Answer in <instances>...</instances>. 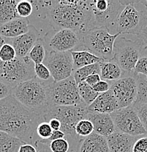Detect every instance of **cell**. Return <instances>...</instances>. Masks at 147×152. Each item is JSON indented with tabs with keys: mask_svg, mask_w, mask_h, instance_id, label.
Listing matches in <instances>:
<instances>
[{
	"mask_svg": "<svg viewBox=\"0 0 147 152\" xmlns=\"http://www.w3.org/2000/svg\"><path fill=\"white\" fill-rule=\"evenodd\" d=\"M35 77L34 64L26 56L8 62L0 61V79L12 88Z\"/></svg>",
	"mask_w": 147,
	"mask_h": 152,
	"instance_id": "52a82bcc",
	"label": "cell"
},
{
	"mask_svg": "<svg viewBox=\"0 0 147 152\" xmlns=\"http://www.w3.org/2000/svg\"><path fill=\"white\" fill-rule=\"evenodd\" d=\"M71 54H72V61H73L74 71L83 66L105 61L101 58L95 56L86 50H73V51H71Z\"/></svg>",
	"mask_w": 147,
	"mask_h": 152,
	"instance_id": "7402d4cb",
	"label": "cell"
},
{
	"mask_svg": "<svg viewBox=\"0 0 147 152\" xmlns=\"http://www.w3.org/2000/svg\"><path fill=\"white\" fill-rule=\"evenodd\" d=\"M16 11L19 18H29L33 12V5L31 1H28V0L18 1L17 4Z\"/></svg>",
	"mask_w": 147,
	"mask_h": 152,
	"instance_id": "1f68e13d",
	"label": "cell"
},
{
	"mask_svg": "<svg viewBox=\"0 0 147 152\" xmlns=\"http://www.w3.org/2000/svg\"><path fill=\"white\" fill-rule=\"evenodd\" d=\"M70 152H75V150H74V149H71Z\"/></svg>",
	"mask_w": 147,
	"mask_h": 152,
	"instance_id": "681fc988",
	"label": "cell"
},
{
	"mask_svg": "<svg viewBox=\"0 0 147 152\" xmlns=\"http://www.w3.org/2000/svg\"><path fill=\"white\" fill-rule=\"evenodd\" d=\"M137 37L138 39H140V40H141V42H143L146 46H147V23L141 29L139 35L137 36Z\"/></svg>",
	"mask_w": 147,
	"mask_h": 152,
	"instance_id": "7dc6e473",
	"label": "cell"
},
{
	"mask_svg": "<svg viewBox=\"0 0 147 152\" xmlns=\"http://www.w3.org/2000/svg\"><path fill=\"white\" fill-rule=\"evenodd\" d=\"M78 91L82 102L86 106H89L99 94L94 91L92 86L85 81L78 83Z\"/></svg>",
	"mask_w": 147,
	"mask_h": 152,
	"instance_id": "83f0119b",
	"label": "cell"
},
{
	"mask_svg": "<svg viewBox=\"0 0 147 152\" xmlns=\"http://www.w3.org/2000/svg\"><path fill=\"white\" fill-rule=\"evenodd\" d=\"M88 106L85 104L76 106L52 105L42 118V121H46L50 118H56L61 122V129L66 137L78 142L81 139L75 132V126L80 120L87 118Z\"/></svg>",
	"mask_w": 147,
	"mask_h": 152,
	"instance_id": "277c9868",
	"label": "cell"
},
{
	"mask_svg": "<svg viewBox=\"0 0 147 152\" xmlns=\"http://www.w3.org/2000/svg\"><path fill=\"white\" fill-rule=\"evenodd\" d=\"M137 137L115 131L107 137L110 152H131Z\"/></svg>",
	"mask_w": 147,
	"mask_h": 152,
	"instance_id": "d6986e66",
	"label": "cell"
},
{
	"mask_svg": "<svg viewBox=\"0 0 147 152\" xmlns=\"http://www.w3.org/2000/svg\"><path fill=\"white\" fill-rule=\"evenodd\" d=\"M6 43H9V38H6L0 35V50Z\"/></svg>",
	"mask_w": 147,
	"mask_h": 152,
	"instance_id": "c3c4849f",
	"label": "cell"
},
{
	"mask_svg": "<svg viewBox=\"0 0 147 152\" xmlns=\"http://www.w3.org/2000/svg\"><path fill=\"white\" fill-rule=\"evenodd\" d=\"M87 119L94 126V132L108 137L115 132V126L110 114L88 112Z\"/></svg>",
	"mask_w": 147,
	"mask_h": 152,
	"instance_id": "ac0fdd59",
	"label": "cell"
},
{
	"mask_svg": "<svg viewBox=\"0 0 147 152\" xmlns=\"http://www.w3.org/2000/svg\"><path fill=\"white\" fill-rule=\"evenodd\" d=\"M134 5L139 10H141L147 16V0L146 1H134Z\"/></svg>",
	"mask_w": 147,
	"mask_h": 152,
	"instance_id": "f6af8a7d",
	"label": "cell"
},
{
	"mask_svg": "<svg viewBox=\"0 0 147 152\" xmlns=\"http://www.w3.org/2000/svg\"><path fill=\"white\" fill-rule=\"evenodd\" d=\"M144 44L140 39H127L118 37L114 43L113 59L126 73L134 72V69L140 56L142 47Z\"/></svg>",
	"mask_w": 147,
	"mask_h": 152,
	"instance_id": "ba28073f",
	"label": "cell"
},
{
	"mask_svg": "<svg viewBox=\"0 0 147 152\" xmlns=\"http://www.w3.org/2000/svg\"><path fill=\"white\" fill-rule=\"evenodd\" d=\"M16 0H0V26L18 18Z\"/></svg>",
	"mask_w": 147,
	"mask_h": 152,
	"instance_id": "cb8c5ba5",
	"label": "cell"
},
{
	"mask_svg": "<svg viewBox=\"0 0 147 152\" xmlns=\"http://www.w3.org/2000/svg\"><path fill=\"white\" fill-rule=\"evenodd\" d=\"M147 104V80L145 75H137V95L133 107Z\"/></svg>",
	"mask_w": 147,
	"mask_h": 152,
	"instance_id": "f1b7e54d",
	"label": "cell"
},
{
	"mask_svg": "<svg viewBox=\"0 0 147 152\" xmlns=\"http://www.w3.org/2000/svg\"><path fill=\"white\" fill-rule=\"evenodd\" d=\"M40 37L41 35L35 26L30 25L27 32L19 37L9 39V43L15 48L17 56L25 57L28 56L31 49Z\"/></svg>",
	"mask_w": 147,
	"mask_h": 152,
	"instance_id": "9a60e30c",
	"label": "cell"
},
{
	"mask_svg": "<svg viewBox=\"0 0 147 152\" xmlns=\"http://www.w3.org/2000/svg\"><path fill=\"white\" fill-rule=\"evenodd\" d=\"M42 81L37 77L23 82L13 88L12 96L31 112L42 118L53 104L49 94L51 82Z\"/></svg>",
	"mask_w": 147,
	"mask_h": 152,
	"instance_id": "3957f363",
	"label": "cell"
},
{
	"mask_svg": "<svg viewBox=\"0 0 147 152\" xmlns=\"http://www.w3.org/2000/svg\"><path fill=\"white\" fill-rule=\"evenodd\" d=\"M100 63L101 62H98L96 64H91V65L83 66L74 71L72 76L76 83L78 84L81 82L85 81L86 79L91 75H94V74L100 75Z\"/></svg>",
	"mask_w": 147,
	"mask_h": 152,
	"instance_id": "4316f807",
	"label": "cell"
},
{
	"mask_svg": "<svg viewBox=\"0 0 147 152\" xmlns=\"http://www.w3.org/2000/svg\"><path fill=\"white\" fill-rule=\"evenodd\" d=\"M146 80H147V75H146Z\"/></svg>",
	"mask_w": 147,
	"mask_h": 152,
	"instance_id": "f907efd6",
	"label": "cell"
},
{
	"mask_svg": "<svg viewBox=\"0 0 147 152\" xmlns=\"http://www.w3.org/2000/svg\"><path fill=\"white\" fill-rule=\"evenodd\" d=\"M135 108L143 127L147 132V104H141V105L135 107Z\"/></svg>",
	"mask_w": 147,
	"mask_h": 152,
	"instance_id": "74e56055",
	"label": "cell"
},
{
	"mask_svg": "<svg viewBox=\"0 0 147 152\" xmlns=\"http://www.w3.org/2000/svg\"><path fill=\"white\" fill-rule=\"evenodd\" d=\"M46 51L68 52L83 50V35L70 28L50 29L44 34Z\"/></svg>",
	"mask_w": 147,
	"mask_h": 152,
	"instance_id": "9c48e42d",
	"label": "cell"
},
{
	"mask_svg": "<svg viewBox=\"0 0 147 152\" xmlns=\"http://www.w3.org/2000/svg\"><path fill=\"white\" fill-rule=\"evenodd\" d=\"M33 5V12L29 19L30 24L33 21H43L48 20V15L54 3V0L34 1L31 0Z\"/></svg>",
	"mask_w": 147,
	"mask_h": 152,
	"instance_id": "44dd1931",
	"label": "cell"
},
{
	"mask_svg": "<svg viewBox=\"0 0 147 152\" xmlns=\"http://www.w3.org/2000/svg\"><path fill=\"white\" fill-rule=\"evenodd\" d=\"M120 34H110L106 27H97L91 29L83 36V50L91 52L103 61L113 58L114 43Z\"/></svg>",
	"mask_w": 147,
	"mask_h": 152,
	"instance_id": "5b68a950",
	"label": "cell"
},
{
	"mask_svg": "<svg viewBox=\"0 0 147 152\" xmlns=\"http://www.w3.org/2000/svg\"><path fill=\"white\" fill-rule=\"evenodd\" d=\"M115 126V131L132 136L147 134L143 127L136 110L132 105L118 109L110 114Z\"/></svg>",
	"mask_w": 147,
	"mask_h": 152,
	"instance_id": "7c38bea8",
	"label": "cell"
},
{
	"mask_svg": "<svg viewBox=\"0 0 147 152\" xmlns=\"http://www.w3.org/2000/svg\"><path fill=\"white\" fill-rule=\"evenodd\" d=\"M30 22L28 18H18L0 26V35L12 39L29 31Z\"/></svg>",
	"mask_w": 147,
	"mask_h": 152,
	"instance_id": "ffe728a7",
	"label": "cell"
},
{
	"mask_svg": "<svg viewBox=\"0 0 147 152\" xmlns=\"http://www.w3.org/2000/svg\"><path fill=\"white\" fill-rule=\"evenodd\" d=\"M131 152H147V134L137 136Z\"/></svg>",
	"mask_w": 147,
	"mask_h": 152,
	"instance_id": "8d00e7d4",
	"label": "cell"
},
{
	"mask_svg": "<svg viewBox=\"0 0 147 152\" xmlns=\"http://www.w3.org/2000/svg\"><path fill=\"white\" fill-rule=\"evenodd\" d=\"M34 73L35 77L42 81L48 82L53 80L48 68L43 63L34 64Z\"/></svg>",
	"mask_w": 147,
	"mask_h": 152,
	"instance_id": "e575fe53",
	"label": "cell"
},
{
	"mask_svg": "<svg viewBox=\"0 0 147 152\" xmlns=\"http://www.w3.org/2000/svg\"><path fill=\"white\" fill-rule=\"evenodd\" d=\"M46 56V48L43 38L40 37L29 51L28 56L34 64L43 63Z\"/></svg>",
	"mask_w": 147,
	"mask_h": 152,
	"instance_id": "484cf974",
	"label": "cell"
},
{
	"mask_svg": "<svg viewBox=\"0 0 147 152\" xmlns=\"http://www.w3.org/2000/svg\"><path fill=\"white\" fill-rule=\"evenodd\" d=\"M102 79H101L100 75H99V74H94V75H91L89 77H88L86 79V80H85V82L93 87L94 85L97 84L98 82L100 81Z\"/></svg>",
	"mask_w": 147,
	"mask_h": 152,
	"instance_id": "7bdbcfd3",
	"label": "cell"
},
{
	"mask_svg": "<svg viewBox=\"0 0 147 152\" xmlns=\"http://www.w3.org/2000/svg\"><path fill=\"white\" fill-rule=\"evenodd\" d=\"M43 64L48 68L54 82L68 78L72 75L74 72L71 51H46Z\"/></svg>",
	"mask_w": 147,
	"mask_h": 152,
	"instance_id": "5bb4252c",
	"label": "cell"
},
{
	"mask_svg": "<svg viewBox=\"0 0 147 152\" xmlns=\"http://www.w3.org/2000/svg\"><path fill=\"white\" fill-rule=\"evenodd\" d=\"M51 104L57 106H76L84 104L78 91V83L73 76L59 82H51L49 87Z\"/></svg>",
	"mask_w": 147,
	"mask_h": 152,
	"instance_id": "8fae6325",
	"label": "cell"
},
{
	"mask_svg": "<svg viewBox=\"0 0 147 152\" xmlns=\"http://www.w3.org/2000/svg\"><path fill=\"white\" fill-rule=\"evenodd\" d=\"M52 133H53V129H51L48 122L42 121L37 125L36 135L39 137V140H42V141L48 140L51 136Z\"/></svg>",
	"mask_w": 147,
	"mask_h": 152,
	"instance_id": "d6a6232c",
	"label": "cell"
},
{
	"mask_svg": "<svg viewBox=\"0 0 147 152\" xmlns=\"http://www.w3.org/2000/svg\"><path fill=\"white\" fill-rule=\"evenodd\" d=\"M65 134L61 130H57V131H53V133H52L51 136H50V138L48 139V140H45V141H41L45 142L48 143L49 142L53 141V140H59V139H62V138H65Z\"/></svg>",
	"mask_w": 147,
	"mask_h": 152,
	"instance_id": "b9f144b4",
	"label": "cell"
},
{
	"mask_svg": "<svg viewBox=\"0 0 147 152\" xmlns=\"http://www.w3.org/2000/svg\"><path fill=\"white\" fill-rule=\"evenodd\" d=\"M17 57L15 48L10 43H6L0 50V61L8 62Z\"/></svg>",
	"mask_w": 147,
	"mask_h": 152,
	"instance_id": "836d02e7",
	"label": "cell"
},
{
	"mask_svg": "<svg viewBox=\"0 0 147 152\" xmlns=\"http://www.w3.org/2000/svg\"><path fill=\"white\" fill-rule=\"evenodd\" d=\"M13 88L0 79V101L12 94Z\"/></svg>",
	"mask_w": 147,
	"mask_h": 152,
	"instance_id": "f35d334b",
	"label": "cell"
},
{
	"mask_svg": "<svg viewBox=\"0 0 147 152\" xmlns=\"http://www.w3.org/2000/svg\"><path fill=\"white\" fill-rule=\"evenodd\" d=\"M48 122L51 129H53V131L60 130V129H61V122L56 118H50L48 120Z\"/></svg>",
	"mask_w": 147,
	"mask_h": 152,
	"instance_id": "bcb514c9",
	"label": "cell"
},
{
	"mask_svg": "<svg viewBox=\"0 0 147 152\" xmlns=\"http://www.w3.org/2000/svg\"><path fill=\"white\" fill-rule=\"evenodd\" d=\"M123 71L113 59L100 63V77L102 80L113 82L122 76Z\"/></svg>",
	"mask_w": 147,
	"mask_h": 152,
	"instance_id": "603a6c76",
	"label": "cell"
},
{
	"mask_svg": "<svg viewBox=\"0 0 147 152\" xmlns=\"http://www.w3.org/2000/svg\"><path fill=\"white\" fill-rule=\"evenodd\" d=\"M137 75H147V46L143 45L140 51V56L134 69Z\"/></svg>",
	"mask_w": 147,
	"mask_h": 152,
	"instance_id": "4dcf8cb0",
	"label": "cell"
},
{
	"mask_svg": "<svg viewBox=\"0 0 147 152\" xmlns=\"http://www.w3.org/2000/svg\"><path fill=\"white\" fill-rule=\"evenodd\" d=\"M124 7L118 14L116 21V33L138 36L147 23V16L134 5V1H121Z\"/></svg>",
	"mask_w": 147,
	"mask_h": 152,
	"instance_id": "30bf717a",
	"label": "cell"
},
{
	"mask_svg": "<svg viewBox=\"0 0 147 152\" xmlns=\"http://www.w3.org/2000/svg\"><path fill=\"white\" fill-rule=\"evenodd\" d=\"M40 122L39 115L24 107L12 95L0 101V131L34 145L36 129Z\"/></svg>",
	"mask_w": 147,
	"mask_h": 152,
	"instance_id": "6da1fadb",
	"label": "cell"
},
{
	"mask_svg": "<svg viewBox=\"0 0 147 152\" xmlns=\"http://www.w3.org/2000/svg\"><path fill=\"white\" fill-rule=\"evenodd\" d=\"M78 152H110L107 137L96 132L83 137L78 143Z\"/></svg>",
	"mask_w": 147,
	"mask_h": 152,
	"instance_id": "e0dca14e",
	"label": "cell"
},
{
	"mask_svg": "<svg viewBox=\"0 0 147 152\" xmlns=\"http://www.w3.org/2000/svg\"><path fill=\"white\" fill-rule=\"evenodd\" d=\"M48 22L50 29L70 28L83 36L96 28L88 0H54Z\"/></svg>",
	"mask_w": 147,
	"mask_h": 152,
	"instance_id": "7a4b0ae2",
	"label": "cell"
},
{
	"mask_svg": "<svg viewBox=\"0 0 147 152\" xmlns=\"http://www.w3.org/2000/svg\"><path fill=\"white\" fill-rule=\"evenodd\" d=\"M110 83H111V82L101 80L100 81L98 82L97 84L94 85L92 88L98 94H102V93L107 92V91L110 90Z\"/></svg>",
	"mask_w": 147,
	"mask_h": 152,
	"instance_id": "ab89813d",
	"label": "cell"
},
{
	"mask_svg": "<svg viewBox=\"0 0 147 152\" xmlns=\"http://www.w3.org/2000/svg\"><path fill=\"white\" fill-rule=\"evenodd\" d=\"M137 75L135 72L126 73L116 81L111 82L110 90L117 100L120 109L129 107L135 102L137 95Z\"/></svg>",
	"mask_w": 147,
	"mask_h": 152,
	"instance_id": "4fadbf2b",
	"label": "cell"
},
{
	"mask_svg": "<svg viewBox=\"0 0 147 152\" xmlns=\"http://www.w3.org/2000/svg\"><path fill=\"white\" fill-rule=\"evenodd\" d=\"M18 152H37V150L32 144L24 143L20 147Z\"/></svg>",
	"mask_w": 147,
	"mask_h": 152,
	"instance_id": "ee69618b",
	"label": "cell"
},
{
	"mask_svg": "<svg viewBox=\"0 0 147 152\" xmlns=\"http://www.w3.org/2000/svg\"><path fill=\"white\" fill-rule=\"evenodd\" d=\"M34 146L37 148V152H52L49 148L48 143L37 140L34 143Z\"/></svg>",
	"mask_w": 147,
	"mask_h": 152,
	"instance_id": "60d3db41",
	"label": "cell"
},
{
	"mask_svg": "<svg viewBox=\"0 0 147 152\" xmlns=\"http://www.w3.org/2000/svg\"><path fill=\"white\" fill-rule=\"evenodd\" d=\"M120 109L116 97L110 90L99 94L95 100L89 106L88 110L94 113L110 114Z\"/></svg>",
	"mask_w": 147,
	"mask_h": 152,
	"instance_id": "2e32d148",
	"label": "cell"
},
{
	"mask_svg": "<svg viewBox=\"0 0 147 152\" xmlns=\"http://www.w3.org/2000/svg\"><path fill=\"white\" fill-rule=\"evenodd\" d=\"M75 132L80 139L86 137L94 132V126L91 121L85 118L80 120L75 126Z\"/></svg>",
	"mask_w": 147,
	"mask_h": 152,
	"instance_id": "f546056e",
	"label": "cell"
},
{
	"mask_svg": "<svg viewBox=\"0 0 147 152\" xmlns=\"http://www.w3.org/2000/svg\"><path fill=\"white\" fill-rule=\"evenodd\" d=\"M24 143L18 137L0 131V152H18Z\"/></svg>",
	"mask_w": 147,
	"mask_h": 152,
	"instance_id": "d4e9b609",
	"label": "cell"
},
{
	"mask_svg": "<svg viewBox=\"0 0 147 152\" xmlns=\"http://www.w3.org/2000/svg\"><path fill=\"white\" fill-rule=\"evenodd\" d=\"M88 5L95 27H106L116 34V18L124 4L118 0H88Z\"/></svg>",
	"mask_w": 147,
	"mask_h": 152,
	"instance_id": "8992f818",
	"label": "cell"
},
{
	"mask_svg": "<svg viewBox=\"0 0 147 152\" xmlns=\"http://www.w3.org/2000/svg\"><path fill=\"white\" fill-rule=\"evenodd\" d=\"M49 148L52 152H67L69 149V143L67 139L62 138L48 142Z\"/></svg>",
	"mask_w": 147,
	"mask_h": 152,
	"instance_id": "d590c367",
	"label": "cell"
}]
</instances>
